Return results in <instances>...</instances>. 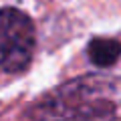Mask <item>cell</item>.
<instances>
[{"instance_id": "cell-1", "label": "cell", "mask_w": 121, "mask_h": 121, "mask_svg": "<svg viewBox=\"0 0 121 121\" xmlns=\"http://www.w3.org/2000/svg\"><path fill=\"white\" fill-rule=\"evenodd\" d=\"M35 117H79V119H121V79H75L59 87L32 111Z\"/></svg>"}, {"instance_id": "cell-2", "label": "cell", "mask_w": 121, "mask_h": 121, "mask_svg": "<svg viewBox=\"0 0 121 121\" xmlns=\"http://www.w3.org/2000/svg\"><path fill=\"white\" fill-rule=\"evenodd\" d=\"M35 52V24L28 14L18 8L0 10V69L22 73Z\"/></svg>"}, {"instance_id": "cell-3", "label": "cell", "mask_w": 121, "mask_h": 121, "mask_svg": "<svg viewBox=\"0 0 121 121\" xmlns=\"http://www.w3.org/2000/svg\"><path fill=\"white\" fill-rule=\"evenodd\" d=\"M89 59L97 67H111L121 56V43L115 39H93L87 47Z\"/></svg>"}]
</instances>
